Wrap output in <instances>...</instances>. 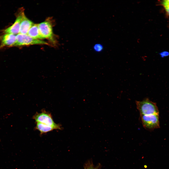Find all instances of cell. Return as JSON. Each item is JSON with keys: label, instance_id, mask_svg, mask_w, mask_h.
<instances>
[{"label": "cell", "instance_id": "cell-7", "mask_svg": "<svg viewBox=\"0 0 169 169\" xmlns=\"http://www.w3.org/2000/svg\"><path fill=\"white\" fill-rule=\"evenodd\" d=\"M16 37L15 35L9 34H5L0 36V48L13 46L16 41Z\"/></svg>", "mask_w": 169, "mask_h": 169}, {"label": "cell", "instance_id": "cell-12", "mask_svg": "<svg viewBox=\"0 0 169 169\" xmlns=\"http://www.w3.org/2000/svg\"><path fill=\"white\" fill-rule=\"evenodd\" d=\"M159 54L161 57L164 58L169 55V52L166 51H163L160 53Z\"/></svg>", "mask_w": 169, "mask_h": 169}, {"label": "cell", "instance_id": "cell-9", "mask_svg": "<svg viewBox=\"0 0 169 169\" xmlns=\"http://www.w3.org/2000/svg\"><path fill=\"white\" fill-rule=\"evenodd\" d=\"M27 35L35 39H43L40 34L38 24H34L29 29Z\"/></svg>", "mask_w": 169, "mask_h": 169}, {"label": "cell", "instance_id": "cell-5", "mask_svg": "<svg viewBox=\"0 0 169 169\" xmlns=\"http://www.w3.org/2000/svg\"><path fill=\"white\" fill-rule=\"evenodd\" d=\"M41 35L43 39L47 38L52 42L56 41L54 39L52 24L49 20H46L38 24Z\"/></svg>", "mask_w": 169, "mask_h": 169}, {"label": "cell", "instance_id": "cell-11", "mask_svg": "<svg viewBox=\"0 0 169 169\" xmlns=\"http://www.w3.org/2000/svg\"><path fill=\"white\" fill-rule=\"evenodd\" d=\"M94 50L97 52L101 51L103 49V46L100 43H97L94 45L93 46Z\"/></svg>", "mask_w": 169, "mask_h": 169}, {"label": "cell", "instance_id": "cell-14", "mask_svg": "<svg viewBox=\"0 0 169 169\" xmlns=\"http://www.w3.org/2000/svg\"><path fill=\"white\" fill-rule=\"evenodd\" d=\"M164 1L166 3H169V0H166Z\"/></svg>", "mask_w": 169, "mask_h": 169}, {"label": "cell", "instance_id": "cell-13", "mask_svg": "<svg viewBox=\"0 0 169 169\" xmlns=\"http://www.w3.org/2000/svg\"><path fill=\"white\" fill-rule=\"evenodd\" d=\"M86 169H98V167H94L93 165L92 164L89 165H88Z\"/></svg>", "mask_w": 169, "mask_h": 169}, {"label": "cell", "instance_id": "cell-3", "mask_svg": "<svg viewBox=\"0 0 169 169\" xmlns=\"http://www.w3.org/2000/svg\"><path fill=\"white\" fill-rule=\"evenodd\" d=\"M140 115L143 126L146 129L152 130L159 128V114Z\"/></svg>", "mask_w": 169, "mask_h": 169}, {"label": "cell", "instance_id": "cell-6", "mask_svg": "<svg viewBox=\"0 0 169 169\" xmlns=\"http://www.w3.org/2000/svg\"><path fill=\"white\" fill-rule=\"evenodd\" d=\"M24 14L23 9L19 11L16 19L13 24L3 31L4 34H9L15 35L19 33L20 25L23 15Z\"/></svg>", "mask_w": 169, "mask_h": 169}, {"label": "cell", "instance_id": "cell-8", "mask_svg": "<svg viewBox=\"0 0 169 169\" xmlns=\"http://www.w3.org/2000/svg\"><path fill=\"white\" fill-rule=\"evenodd\" d=\"M34 24L24 14L21 22L19 33L27 34L29 29Z\"/></svg>", "mask_w": 169, "mask_h": 169}, {"label": "cell", "instance_id": "cell-4", "mask_svg": "<svg viewBox=\"0 0 169 169\" xmlns=\"http://www.w3.org/2000/svg\"><path fill=\"white\" fill-rule=\"evenodd\" d=\"M35 44L49 45L48 42L41 39H35L27 34L19 33L16 35V40L13 46H21Z\"/></svg>", "mask_w": 169, "mask_h": 169}, {"label": "cell", "instance_id": "cell-15", "mask_svg": "<svg viewBox=\"0 0 169 169\" xmlns=\"http://www.w3.org/2000/svg\"></svg>", "mask_w": 169, "mask_h": 169}, {"label": "cell", "instance_id": "cell-10", "mask_svg": "<svg viewBox=\"0 0 169 169\" xmlns=\"http://www.w3.org/2000/svg\"><path fill=\"white\" fill-rule=\"evenodd\" d=\"M35 128L40 132L41 134L57 129L54 127L38 122H36Z\"/></svg>", "mask_w": 169, "mask_h": 169}, {"label": "cell", "instance_id": "cell-1", "mask_svg": "<svg viewBox=\"0 0 169 169\" xmlns=\"http://www.w3.org/2000/svg\"><path fill=\"white\" fill-rule=\"evenodd\" d=\"M137 108L140 115L159 114V111L156 103L146 98L141 101H135Z\"/></svg>", "mask_w": 169, "mask_h": 169}, {"label": "cell", "instance_id": "cell-2", "mask_svg": "<svg viewBox=\"0 0 169 169\" xmlns=\"http://www.w3.org/2000/svg\"><path fill=\"white\" fill-rule=\"evenodd\" d=\"M33 118L36 122L55 127L57 129L62 130L63 128L60 124L56 123L53 119L50 113L42 110L40 113H36L33 116Z\"/></svg>", "mask_w": 169, "mask_h": 169}]
</instances>
